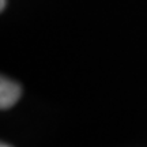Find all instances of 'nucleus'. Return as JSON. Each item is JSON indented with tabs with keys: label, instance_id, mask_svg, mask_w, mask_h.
Segmentation results:
<instances>
[{
	"label": "nucleus",
	"instance_id": "obj_1",
	"mask_svg": "<svg viewBox=\"0 0 147 147\" xmlns=\"http://www.w3.org/2000/svg\"><path fill=\"white\" fill-rule=\"evenodd\" d=\"M22 95V89L19 83L8 78L1 76L0 79V108L4 110L15 105Z\"/></svg>",
	"mask_w": 147,
	"mask_h": 147
},
{
	"label": "nucleus",
	"instance_id": "obj_2",
	"mask_svg": "<svg viewBox=\"0 0 147 147\" xmlns=\"http://www.w3.org/2000/svg\"><path fill=\"white\" fill-rule=\"evenodd\" d=\"M0 147H11L10 144H5V143H1V144H0Z\"/></svg>",
	"mask_w": 147,
	"mask_h": 147
},
{
	"label": "nucleus",
	"instance_id": "obj_3",
	"mask_svg": "<svg viewBox=\"0 0 147 147\" xmlns=\"http://www.w3.org/2000/svg\"><path fill=\"white\" fill-rule=\"evenodd\" d=\"M4 8V0H1V10Z\"/></svg>",
	"mask_w": 147,
	"mask_h": 147
}]
</instances>
